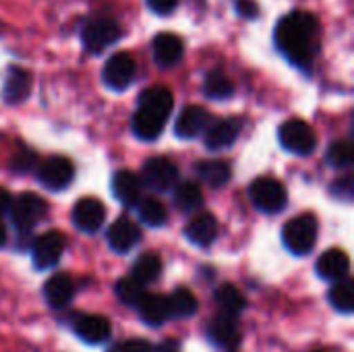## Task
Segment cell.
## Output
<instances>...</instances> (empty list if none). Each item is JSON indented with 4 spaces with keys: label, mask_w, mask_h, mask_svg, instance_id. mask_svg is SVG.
Instances as JSON below:
<instances>
[{
    "label": "cell",
    "mask_w": 354,
    "mask_h": 352,
    "mask_svg": "<svg viewBox=\"0 0 354 352\" xmlns=\"http://www.w3.org/2000/svg\"><path fill=\"white\" fill-rule=\"evenodd\" d=\"M278 50L299 68H309L319 48V23L311 12L295 10L276 27Z\"/></svg>",
    "instance_id": "cell-1"
},
{
    "label": "cell",
    "mask_w": 354,
    "mask_h": 352,
    "mask_svg": "<svg viewBox=\"0 0 354 352\" xmlns=\"http://www.w3.org/2000/svg\"><path fill=\"white\" fill-rule=\"evenodd\" d=\"M284 247L292 255H307L317 243V220L313 214H301L288 220L282 228Z\"/></svg>",
    "instance_id": "cell-2"
},
{
    "label": "cell",
    "mask_w": 354,
    "mask_h": 352,
    "mask_svg": "<svg viewBox=\"0 0 354 352\" xmlns=\"http://www.w3.org/2000/svg\"><path fill=\"white\" fill-rule=\"evenodd\" d=\"M8 214H10V220L12 224L23 232L31 230L33 226H37L46 214H48V203L44 197H39L37 193H21L17 195L12 201H10V207H8Z\"/></svg>",
    "instance_id": "cell-3"
},
{
    "label": "cell",
    "mask_w": 354,
    "mask_h": 352,
    "mask_svg": "<svg viewBox=\"0 0 354 352\" xmlns=\"http://www.w3.org/2000/svg\"><path fill=\"white\" fill-rule=\"evenodd\" d=\"M249 195H251L253 205L263 214H280L288 201V195L282 183L270 176L255 178L249 187Z\"/></svg>",
    "instance_id": "cell-4"
},
{
    "label": "cell",
    "mask_w": 354,
    "mask_h": 352,
    "mask_svg": "<svg viewBox=\"0 0 354 352\" xmlns=\"http://www.w3.org/2000/svg\"><path fill=\"white\" fill-rule=\"evenodd\" d=\"M280 143L284 149L297 154V156H309L315 145H317V137L315 131L311 129L309 122L301 120V118H290L286 120L280 131H278Z\"/></svg>",
    "instance_id": "cell-5"
},
{
    "label": "cell",
    "mask_w": 354,
    "mask_h": 352,
    "mask_svg": "<svg viewBox=\"0 0 354 352\" xmlns=\"http://www.w3.org/2000/svg\"><path fill=\"white\" fill-rule=\"evenodd\" d=\"M120 37V27L112 19H93L81 31V41L87 52L100 54L102 50L116 44Z\"/></svg>",
    "instance_id": "cell-6"
},
{
    "label": "cell",
    "mask_w": 354,
    "mask_h": 352,
    "mask_svg": "<svg viewBox=\"0 0 354 352\" xmlns=\"http://www.w3.org/2000/svg\"><path fill=\"white\" fill-rule=\"evenodd\" d=\"M178 180V168L168 160V158H162V156H156V158H149L145 164H143V170H141V183L153 191H170L174 189Z\"/></svg>",
    "instance_id": "cell-7"
},
{
    "label": "cell",
    "mask_w": 354,
    "mask_h": 352,
    "mask_svg": "<svg viewBox=\"0 0 354 352\" xmlns=\"http://www.w3.org/2000/svg\"><path fill=\"white\" fill-rule=\"evenodd\" d=\"M135 73H137V64L133 56L127 52H118L106 60L104 71H102V81L106 83V87L114 91H122L133 83Z\"/></svg>",
    "instance_id": "cell-8"
},
{
    "label": "cell",
    "mask_w": 354,
    "mask_h": 352,
    "mask_svg": "<svg viewBox=\"0 0 354 352\" xmlns=\"http://www.w3.org/2000/svg\"><path fill=\"white\" fill-rule=\"evenodd\" d=\"M64 251V237L56 230H48L44 234H39L33 243L31 249V259L35 270H50L54 268Z\"/></svg>",
    "instance_id": "cell-9"
},
{
    "label": "cell",
    "mask_w": 354,
    "mask_h": 352,
    "mask_svg": "<svg viewBox=\"0 0 354 352\" xmlns=\"http://www.w3.org/2000/svg\"><path fill=\"white\" fill-rule=\"evenodd\" d=\"M39 183L50 189V191H60V189H66L75 176V168L71 164V160L62 158V156H54V158H48L41 166H39Z\"/></svg>",
    "instance_id": "cell-10"
},
{
    "label": "cell",
    "mask_w": 354,
    "mask_h": 352,
    "mask_svg": "<svg viewBox=\"0 0 354 352\" xmlns=\"http://www.w3.org/2000/svg\"><path fill=\"white\" fill-rule=\"evenodd\" d=\"M106 220V207L95 197H83L73 207V222L81 232H97Z\"/></svg>",
    "instance_id": "cell-11"
},
{
    "label": "cell",
    "mask_w": 354,
    "mask_h": 352,
    "mask_svg": "<svg viewBox=\"0 0 354 352\" xmlns=\"http://www.w3.org/2000/svg\"><path fill=\"white\" fill-rule=\"evenodd\" d=\"M151 52H153V62L160 68H172L183 58L185 44L176 33L162 31V33L156 35V39L151 44Z\"/></svg>",
    "instance_id": "cell-12"
},
{
    "label": "cell",
    "mask_w": 354,
    "mask_h": 352,
    "mask_svg": "<svg viewBox=\"0 0 354 352\" xmlns=\"http://www.w3.org/2000/svg\"><path fill=\"white\" fill-rule=\"evenodd\" d=\"M106 239H108V245H110L112 251L129 253L141 241V230H139V226L131 218L122 216V218L112 222V226L108 228Z\"/></svg>",
    "instance_id": "cell-13"
},
{
    "label": "cell",
    "mask_w": 354,
    "mask_h": 352,
    "mask_svg": "<svg viewBox=\"0 0 354 352\" xmlns=\"http://www.w3.org/2000/svg\"><path fill=\"white\" fill-rule=\"evenodd\" d=\"M207 124H209V112L205 108L187 106L174 122V133L180 139H193V137L201 135Z\"/></svg>",
    "instance_id": "cell-14"
},
{
    "label": "cell",
    "mask_w": 354,
    "mask_h": 352,
    "mask_svg": "<svg viewBox=\"0 0 354 352\" xmlns=\"http://www.w3.org/2000/svg\"><path fill=\"white\" fill-rule=\"evenodd\" d=\"M141 185L143 183L139 180V176L131 170H118L112 176V193L127 207H137V203L141 201Z\"/></svg>",
    "instance_id": "cell-15"
},
{
    "label": "cell",
    "mask_w": 354,
    "mask_h": 352,
    "mask_svg": "<svg viewBox=\"0 0 354 352\" xmlns=\"http://www.w3.org/2000/svg\"><path fill=\"white\" fill-rule=\"evenodd\" d=\"M75 334L87 344H102L110 340L112 326L102 315H83L75 324Z\"/></svg>",
    "instance_id": "cell-16"
},
{
    "label": "cell",
    "mask_w": 354,
    "mask_h": 352,
    "mask_svg": "<svg viewBox=\"0 0 354 352\" xmlns=\"http://www.w3.org/2000/svg\"><path fill=\"white\" fill-rule=\"evenodd\" d=\"M239 133H241V124L236 118L218 120L205 133V147L212 151H222L239 139Z\"/></svg>",
    "instance_id": "cell-17"
},
{
    "label": "cell",
    "mask_w": 354,
    "mask_h": 352,
    "mask_svg": "<svg viewBox=\"0 0 354 352\" xmlns=\"http://www.w3.org/2000/svg\"><path fill=\"white\" fill-rule=\"evenodd\" d=\"M207 336L216 346H222V349H234L241 344V338H243L241 328L236 326L234 317H228V315H218L216 319H212L207 328Z\"/></svg>",
    "instance_id": "cell-18"
},
{
    "label": "cell",
    "mask_w": 354,
    "mask_h": 352,
    "mask_svg": "<svg viewBox=\"0 0 354 352\" xmlns=\"http://www.w3.org/2000/svg\"><path fill=\"white\" fill-rule=\"evenodd\" d=\"M185 237L197 245V247H209L216 237H218V220L214 218V214L205 212V214H199L195 216L187 228H185Z\"/></svg>",
    "instance_id": "cell-19"
},
{
    "label": "cell",
    "mask_w": 354,
    "mask_h": 352,
    "mask_svg": "<svg viewBox=\"0 0 354 352\" xmlns=\"http://www.w3.org/2000/svg\"><path fill=\"white\" fill-rule=\"evenodd\" d=\"M317 276L324 280H342L351 270V259L342 249H330L317 259Z\"/></svg>",
    "instance_id": "cell-20"
},
{
    "label": "cell",
    "mask_w": 354,
    "mask_h": 352,
    "mask_svg": "<svg viewBox=\"0 0 354 352\" xmlns=\"http://www.w3.org/2000/svg\"><path fill=\"white\" fill-rule=\"evenodd\" d=\"M164 124H166V118H162L160 114L145 110V108H137V112L133 114V120H131L133 133L143 141H156L162 135Z\"/></svg>",
    "instance_id": "cell-21"
},
{
    "label": "cell",
    "mask_w": 354,
    "mask_h": 352,
    "mask_svg": "<svg viewBox=\"0 0 354 352\" xmlns=\"http://www.w3.org/2000/svg\"><path fill=\"white\" fill-rule=\"evenodd\" d=\"M31 91V75L25 68L19 66H10L4 79V89H2V98L8 104H19L23 102Z\"/></svg>",
    "instance_id": "cell-22"
},
{
    "label": "cell",
    "mask_w": 354,
    "mask_h": 352,
    "mask_svg": "<svg viewBox=\"0 0 354 352\" xmlns=\"http://www.w3.org/2000/svg\"><path fill=\"white\" fill-rule=\"evenodd\" d=\"M73 295H75V286H73V280L66 274H56L44 284V297H46V301H48V305L52 309L66 307L71 303Z\"/></svg>",
    "instance_id": "cell-23"
},
{
    "label": "cell",
    "mask_w": 354,
    "mask_h": 352,
    "mask_svg": "<svg viewBox=\"0 0 354 352\" xmlns=\"http://www.w3.org/2000/svg\"><path fill=\"white\" fill-rule=\"evenodd\" d=\"M195 170H197L199 180L212 189H220L232 178V168H230V162L226 160H205V162H199Z\"/></svg>",
    "instance_id": "cell-24"
},
{
    "label": "cell",
    "mask_w": 354,
    "mask_h": 352,
    "mask_svg": "<svg viewBox=\"0 0 354 352\" xmlns=\"http://www.w3.org/2000/svg\"><path fill=\"white\" fill-rule=\"evenodd\" d=\"M139 309V315L141 319L151 326V328H158L162 326L168 317H170V311H168V299L162 297V295H147L141 299V303L137 305Z\"/></svg>",
    "instance_id": "cell-25"
},
{
    "label": "cell",
    "mask_w": 354,
    "mask_h": 352,
    "mask_svg": "<svg viewBox=\"0 0 354 352\" xmlns=\"http://www.w3.org/2000/svg\"><path fill=\"white\" fill-rule=\"evenodd\" d=\"M174 106V98L172 91L166 87H147L141 95H139V108L151 110L156 114H160L162 118H168Z\"/></svg>",
    "instance_id": "cell-26"
},
{
    "label": "cell",
    "mask_w": 354,
    "mask_h": 352,
    "mask_svg": "<svg viewBox=\"0 0 354 352\" xmlns=\"http://www.w3.org/2000/svg\"><path fill=\"white\" fill-rule=\"evenodd\" d=\"M214 299H216V305L222 311V315H228V317H239L247 307V301H245L243 293L232 284H222L216 290Z\"/></svg>",
    "instance_id": "cell-27"
},
{
    "label": "cell",
    "mask_w": 354,
    "mask_h": 352,
    "mask_svg": "<svg viewBox=\"0 0 354 352\" xmlns=\"http://www.w3.org/2000/svg\"><path fill=\"white\" fill-rule=\"evenodd\" d=\"M160 274H162V259H160L156 253H143V255L135 261L133 272H131V276H133L137 282H141L143 286L156 282V280L160 278Z\"/></svg>",
    "instance_id": "cell-28"
},
{
    "label": "cell",
    "mask_w": 354,
    "mask_h": 352,
    "mask_svg": "<svg viewBox=\"0 0 354 352\" xmlns=\"http://www.w3.org/2000/svg\"><path fill=\"white\" fill-rule=\"evenodd\" d=\"M203 91H205V95L212 98V100H228V98L234 95V83L226 77L224 71L216 68V71H212V73L205 77V81H203Z\"/></svg>",
    "instance_id": "cell-29"
},
{
    "label": "cell",
    "mask_w": 354,
    "mask_h": 352,
    "mask_svg": "<svg viewBox=\"0 0 354 352\" xmlns=\"http://www.w3.org/2000/svg\"><path fill=\"white\" fill-rule=\"evenodd\" d=\"M174 205L185 212L191 214L195 210H199L203 205V193L195 183H183V185H174Z\"/></svg>",
    "instance_id": "cell-30"
},
{
    "label": "cell",
    "mask_w": 354,
    "mask_h": 352,
    "mask_svg": "<svg viewBox=\"0 0 354 352\" xmlns=\"http://www.w3.org/2000/svg\"><path fill=\"white\" fill-rule=\"evenodd\" d=\"M168 311L172 317L185 319L197 313V299L189 288H176L168 297Z\"/></svg>",
    "instance_id": "cell-31"
},
{
    "label": "cell",
    "mask_w": 354,
    "mask_h": 352,
    "mask_svg": "<svg viewBox=\"0 0 354 352\" xmlns=\"http://www.w3.org/2000/svg\"><path fill=\"white\" fill-rule=\"evenodd\" d=\"M332 307L338 311V313H353L354 309V286L351 280L342 278V280H336V284L330 288V295H328Z\"/></svg>",
    "instance_id": "cell-32"
},
{
    "label": "cell",
    "mask_w": 354,
    "mask_h": 352,
    "mask_svg": "<svg viewBox=\"0 0 354 352\" xmlns=\"http://www.w3.org/2000/svg\"><path fill=\"white\" fill-rule=\"evenodd\" d=\"M137 210H139V218L143 224L151 226V228H158V226H164L166 220H168V212L164 207L162 201H158L156 197H145L137 203Z\"/></svg>",
    "instance_id": "cell-33"
},
{
    "label": "cell",
    "mask_w": 354,
    "mask_h": 352,
    "mask_svg": "<svg viewBox=\"0 0 354 352\" xmlns=\"http://www.w3.org/2000/svg\"><path fill=\"white\" fill-rule=\"evenodd\" d=\"M116 297L120 303H124L129 307H137L141 303V299L145 297V286L141 282H137L133 276L122 278L116 282Z\"/></svg>",
    "instance_id": "cell-34"
},
{
    "label": "cell",
    "mask_w": 354,
    "mask_h": 352,
    "mask_svg": "<svg viewBox=\"0 0 354 352\" xmlns=\"http://www.w3.org/2000/svg\"><path fill=\"white\" fill-rule=\"evenodd\" d=\"M326 160L334 168H351L354 162V147L351 141H334L328 147Z\"/></svg>",
    "instance_id": "cell-35"
},
{
    "label": "cell",
    "mask_w": 354,
    "mask_h": 352,
    "mask_svg": "<svg viewBox=\"0 0 354 352\" xmlns=\"http://www.w3.org/2000/svg\"><path fill=\"white\" fill-rule=\"evenodd\" d=\"M35 162H37V158H35V154H33V151H29V149H21V151H17V154H15V158H12L10 166H12V170H15V172H29V170L35 166Z\"/></svg>",
    "instance_id": "cell-36"
},
{
    "label": "cell",
    "mask_w": 354,
    "mask_h": 352,
    "mask_svg": "<svg viewBox=\"0 0 354 352\" xmlns=\"http://www.w3.org/2000/svg\"><path fill=\"white\" fill-rule=\"evenodd\" d=\"M354 193V185H353V176L346 174L338 180L332 183V195H336L338 199H344V201H351Z\"/></svg>",
    "instance_id": "cell-37"
},
{
    "label": "cell",
    "mask_w": 354,
    "mask_h": 352,
    "mask_svg": "<svg viewBox=\"0 0 354 352\" xmlns=\"http://www.w3.org/2000/svg\"><path fill=\"white\" fill-rule=\"evenodd\" d=\"M178 0H147V6L158 15H170L176 8Z\"/></svg>",
    "instance_id": "cell-38"
},
{
    "label": "cell",
    "mask_w": 354,
    "mask_h": 352,
    "mask_svg": "<svg viewBox=\"0 0 354 352\" xmlns=\"http://www.w3.org/2000/svg\"><path fill=\"white\" fill-rule=\"evenodd\" d=\"M236 12L245 19H253L259 15V8L253 0H236Z\"/></svg>",
    "instance_id": "cell-39"
},
{
    "label": "cell",
    "mask_w": 354,
    "mask_h": 352,
    "mask_svg": "<svg viewBox=\"0 0 354 352\" xmlns=\"http://www.w3.org/2000/svg\"><path fill=\"white\" fill-rule=\"evenodd\" d=\"M124 352H158V349H153L147 340L133 338V340L124 342Z\"/></svg>",
    "instance_id": "cell-40"
},
{
    "label": "cell",
    "mask_w": 354,
    "mask_h": 352,
    "mask_svg": "<svg viewBox=\"0 0 354 352\" xmlns=\"http://www.w3.org/2000/svg\"><path fill=\"white\" fill-rule=\"evenodd\" d=\"M10 195L0 187V216H4V214H8V207H10Z\"/></svg>",
    "instance_id": "cell-41"
},
{
    "label": "cell",
    "mask_w": 354,
    "mask_h": 352,
    "mask_svg": "<svg viewBox=\"0 0 354 352\" xmlns=\"http://www.w3.org/2000/svg\"><path fill=\"white\" fill-rule=\"evenodd\" d=\"M6 243V228H4V224L0 222V247Z\"/></svg>",
    "instance_id": "cell-42"
},
{
    "label": "cell",
    "mask_w": 354,
    "mask_h": 352,
    "mask_svg": "<svg viewBox=\"0 0 354 352\" xmlns=\"http://www.w3.org/2000/svg\"><path fill=\"white\" fill-rule=\"evenodd\" d=\"M108 352H124V344H114V346H110Z\"/></svg>",
    "instance_id": "cell-43"
},
{
    "label": "cell",
    "mask_w": 354,
    "mask_h": 352,
    "mask_svg": "<svg viewBox=\"0 0 354 352\" xmlns=\"http://www.w3.org/2000/svg\"><path fill=\"white\" fill-rule=\"evenodd\" d=\"M315 352H324V351H315Z\"/></svg>",
    "instance_id": "cell-44"
}]
</instances>
